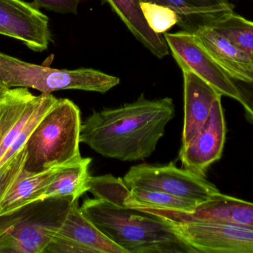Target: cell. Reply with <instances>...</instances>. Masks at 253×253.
<instances>
[{
    "mask_svg": "<svg viewBox=\"0 0 253 253\" xmlns=\"http://www.w3.org/2000/svg\"><path fill=\"white\" fill-rule=\"evenodd\" d=\"M175 115L172 98L148 100L142 94L123 106L93 111L82 124L80 142L108 158L144 160L154 152Z\"/></svg>",
    "mask_w": 253,
    "mask_h": 253,
    "instance_id": "cell-1",
    "label": "cell"
},
{
    "mask_svg": "<svg viewBox=\"0 0 253 253\" xmlns=\"http://www.w3.org/2000/svg\"><path fill=\"white\" fill-rule=\"evenodd\" d=\"M84 215L126 253H196L160 216L116 206L97 199H84Z\"/></svg>",
    "mask_w": 253,
    "mask_h": 253,
    "instance_id": "cell-2",
    "label": "cell"
},
{
    "mask_svg": "<svg viewBox=\"0 0 253 253\" xmlns=\"http://www.w3.org/2000/svg\"><path fill=\"white\" fill-rule=\"evenodd\" d=\"M82 124L80 108L70 100L57 98L27 140L23 170L42 173L81 159Z\"/></svg>",
    "mask_w": 253,
    "mask_h": 253,
    "instance_id": "cell-3",
    "label": "cell"
},
{
    "mask_svg": "<svg viewBox=\"0 0 253 253\" xmlns=\"http://www.w3.org/2000/svg\"><path fill=\"white\" fill-rule=\"evenodd\" d=\"M74 199L37 201L0 216V253H44Z\"/></svg>",
    "mask_w": 253,
    "mask_h": 253,
    "instance_id": "cell-4",
    "label": "cell"
},
{
    "mask_svg": "<svg viewBox=\"0 0 253 253\" xmlns=\"http://www.w3.org/2000/svg\"><path fill=\"white\" fill-rule=\"evenodd\" d=\"M129 189H147L163 192L189 199L199 204L213 197L219 190L205 177L187 169H179L173 163L165 166L140 164L129 168L123 178Z\"/></svg>",
    "mask_w": 253,
    "mask_h": 253,
    "instance_id": "cell-5",
    "label": "cell"
},
{
    "mask_svg": "<svg viewBox=\"0 0 253 253\" xmlns=\"http://www.w3.org/2000/svg\"><path fill=\"white\" fill-rule=\"evenodd\" d=\"M168 221L196 253H253V230L221 223Z\"/></svg>",
    "mask_w": 253,
    "mask_h": 253,
    "instance_id": "cell-6",
    "label": "cell"
},
{
    "mask_svg": "<svg viewBox=\"0 0 253 253\" xmlns=\"http://www.w3.org/2000/svg\"><path fill=\"white\" fill-rule=\"evenodd\" d=\"M44 253H126L105 236L82 210L78 200L71 204L63 224Z\"/></svg>",
    "mask_w": 253,
    "mask_h": 253,
    "instance_id": "cell-7",
    "label": "cell"
},
{
    "mask_svg": "<svg viewBox=\"0 0 253 253\" xmlns=\"http://www.w3.org/2000/svg\"><path fill=\"white\" fill-rule=\"evenodd\" d=\"M226 133L227 127L220 97L214 101L203 127L187 145L180 149L178 158L183 168L205 177L210 166L222 155Z\"/></svg>",
    "mask_w": 253,
    "mask_h": 253,
    "instance_id": "cell-8",
    "label": "cell"
},
{
    "mask_svg": "<svg viewBox=\"0 0 253 253\" xmlns=\"http://www.w3.org/2000/svg\"><path fill=\"white\" fill-rule=\"evenodd\" d=\"M164 38L174 59H181L221 96L239 101V93L233 80L217 65L193 33L184 30L166 33Z\"/></svg>",
    "mask_w": 253,
    "mask_h": 253,
    "instance_id": "cell-9",
    "label": "cell"
},
{
    "mask_svg": "<svg viewBox=\"0 0 253 253\" xmlns=\"http://www.w3.org/2000/svg\"><path fill=\"white\" fill-rule=\"evenodd\" d=\"M0 28L6 37L19 40L36 52L47 50L51 40L48 17L23 0H0Z\"/></svg>",
    "mask_w": 253,
    "mask_h": 253,
    "instance_id": "cell-10",
    "label": "cell"
},
{
    "mask_svg": "<svg viewBox=\"0 0 253 253\" xmlns=\"http://www.w3.org/2000/svg\"><path fill=\"white\" fill-rule=\"evenodd\" d=\"M164 219L178 222H214L232 224L253 230V203L218 193L190 212L153 208H138Z\"/></svg>",
    "mask_w": 253,
    "mask_h": 253,
    "instance_id": "cell-11",
    "label": "cell"
},
{
    "mask_svg": "<svg viewBox=\"0 0 253 253\" xmlns=\"http://www.w3.org/2000/svg\"><path fill=\"white\" fill-rule=\"evenodd\" d=\"M194 34L217 65L233 80L253 82V59L212 27L201 22L178 24Z\"/></svg>",
    "mask_w": 253,
    "mask_h": 253,
    "instance_id": "cell-12",
    "label": "cell"
},
{
    "mask_svg": "<svg viewBox=\"0 0 253 253\" xmlns=\"http://www.w3.org/2000/svg\"><path fill=\"white\" fill-rule=\"evenodd\" d=\"M175 60L182 71L184 78V116L181 147H184L206 123L214 101L222 96L181 59L175 58Z\"/></svg>",
    "mask_w": 253,
    "mask_h": 253,
    "instance_id": "cell-13",
    "label": "cell"
},
{
    "mask_svg": "<svg viewBox=\"0 0 253 253\" xmlns=\"http://www.w3.org/2000/svg\"><path fill=\"white\" fill-rule=\"evenodd\" d=\"M39 101L40 95L19 87L9 89L0 102V161L26 126Z\"/></svg>",
    "mask_w": 253,
    "mask_h": 253,
    "instance_id": "cell-14",
    "label": "cell"
},
{
    "mask_svg": "<svg viewBox=\"0 0 253 253\" xmlns=\"http://www.w3.org/2000/svg\"><path fill=\"white\" fill-rule=\"evenodd\" d=\"M124 22L131 34L146 49L159 59L169 53V49L164 37L156 34L147 25L140 2L144 0H104Z\"/></svg>",
    "mask_w": 253,
    "mask_h": 253,
    "instance_id": "cell-15",
    "label": "cell"
},
{
    "mask_svg": "<svg viewBox=\"0 0 253 253\" xmlns=\"http://www.w3.org/2000/svg\"><path fill=\"white\" fill-rule=\"evenodd\" d=\"M67 165L56 166L38 174L27 173L22 169L0 202V216L41 200L43 193L56 174Z\"/></svg>",
    "mask_w": 253,
    "mask_h": 253,
    "instance_id": "cell-16",
    "label": "cell"
},
{
    "mask_svg": "<svg viewBox=\"0 0 253 253\" xmlns=\"http://www.w3.org/2000/svg\"><path fill=\"white\" fill-rule=\"evenodd\" d=\"M92 159L82 157L74 163L64 166L55 175L41 200L50 198L71 197L79 200L84 193L88 192L89 166Z\"/></svg>",
    "mask_w": 253,
    "mask_h": 253,
    "instance_id": "cell-17",
    "label": "cell"
},
{
    "mask_svg": "<svg viewBox=\"0 0 253 253\" xmlns=\"http://www.w3.org/2000/svg\"><path fill=\"white\" fill-rule=\"evenodd\" d=\"M182 22H201L210 25L253 59L252 21L232 11L202 20H181L178 24Z\"/></svg>",
    "mask_w": 253,
    "mask_h": 253,
    "instance_id": "cell-18",
    "label": "cell"
},
{
    "mask_svg": "<svg viewBox=\"0 0 253 253\" xmlns=\"http://www.w3.org/2000/svg\"><path fill=\"white\" fill-rule=\"evenodd\" d=\"M129 190L130 195L126 201V206L132 209L153 208L177 212H193L199 204L193 201L177 197L163 192L138 187H134Z\"/></svg>",
    "mask_w": 253,
    "mask_h": 253,
    "instance_id": "cell-19",
    "label": "cell"
},
{
    "mask_svg": "<svg viewBox=\"0 0 253 253\" xmlns=\"http://www.w3.org/2000/svg\"><path fill=\"white\" fill-rule=\"evenodd\" d=\"M167 6L181 18L210 19L233 11L228 0H144Z\"/></svg>",
    "mask_w": 253,
    "mask_h": 253,
    "instance_id": "cell-20",
    "label": "cell"
},
{
    "mask_svg": "<svg viewBox=\"0 0 253 253\" xmlns=\"http://www.w3.org/2000/svg\"><path fill=\"white\" fill-rule=\"evenodd\" d=\"M88 192L95 199L123 207H126V202L130 195V190L123 178H116L112 175L90 176Z\"/></svg>",
    "mask_w": 253,
    "mask_h": 253,
    "instance_id": "cell-21",
    "label": "cell"
},
{
    "mask_svg": "<svg viewBox=\"0 0 253 253\" xmlns=\"http://www.w3.org/2000/svg\"><path fill=\"white\" fill-rule=\"evenodd\" d=\"M140 7L147 25L156 34L166 32L177 25L181 19L173 10L162 4L141 1Z\"/></svg>",
    "mask_w": 253,
    "mask_h": 253,
    "instance_id": "cell-22",
    "label": "cell"
},
{
    "mask_svg": "<svg viewBox=\"0 0 253 253\" xmlns=\"http://www.w3.org/2000/svg\"><path fill=\"white\" fill-rule=\"evenodd\" d=\"M25 157L26 150L24 147L14 157L0 168V202L23 169Z\"/></svg>",
    "mask_w": 253,
    "mask_h": 253,
    "instance_id": "cell-23",
    "label": "cell"
},
{
    "mask_svg": "<svg viewBox=\"0 0 253 253\" xmlns=\"http://www.w3.org/2000/svg\"><path fill=\"white\" fill-rule=\"evenodd\" d=\"M32 3L37 8L41 7L63 14H77L80 0H34Z\"/></svg>",
    "mask_w": 253,
    "mask_h": 253,
    "instance_id": "cell-24",
    "label": "cell"
},
{
    "mask_svg": "<svg viewBox=\"0 0 253 253\" xmlns=\"http://www.w3.org/2000/svg\"><path fill=\"white\" fill-rule=\"evenodd\" d=\"M233 81L239 93V102L245 108L248 120L253 123V82Z\"/></svg>",
    "mask_w": 253,
    "mask_h": 253,
    "instance_id": "cell-25",
    "label": "cell"
},
{
    "mask_svg": "<svg viewBox=\"0 0 253 253\" xmlns=\"http://www.w3.org/2000/svg\"><path fill=\"white\" fill-rule=\"evenodd\" d=\"M9 89H10L7 88L5 85L0 84V102L5 98Z\"/></svg>",
    "mask_w": 253,
    "mask_h": 253,
    "instance_id": "cell-26",
    "label": "cell"
},
{
    "mask_svg": "<svg viewBox=\"0 0 253 253\" xmlns=\"http://www.w3.org/2000/svg\"><path fill=\"white\" fill-rule=\"evenodd\" d=\"M0 34H1V35L6 36L5 32H4L1 28H0Z\"/></svg>",
    "mask_w": 253,
    "mask_h": 253,
    "instance_id": "cell-27",
    "label": "cell"
},
{
    "mask_svg": "<svg viewBox=\"0 0 253 253\" xmlns=\"http://www.w3.org/2000/svg\"><path fill=\"white\" fill-rule=\"evenodd\" d=\"M0 84H3V83H2V82L1 81V80H0ZM3 85H4V84H3Z\"/></svg>",
    "mask_w": 253,
    "mask_h": 253,
    "instance_id": "cell-28",
    "label": "cell"
}]
</instances>
